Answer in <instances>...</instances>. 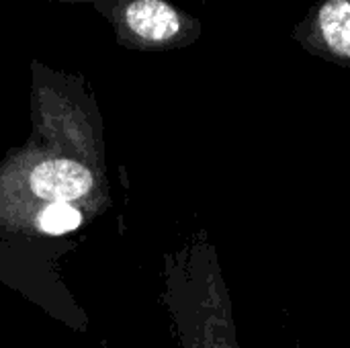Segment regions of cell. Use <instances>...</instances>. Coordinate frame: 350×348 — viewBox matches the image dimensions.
<instances>
[{
  "mask_svg": "<svg viewBox=\"0 0 350 348\" xmlns=\"http://www.w3.org/2000/svg\"><path fill=\"white\" fill-rule=\"evenodd\" d=\"M74 205L92 219L111 207L103 117L82 76L31 62V133L0 160V242L43 209Z\"/></svg>",
  "mask_w": 350,
  "mask_h": 348,
  "instance_id": "6da1fadb",
  "label": "cell"
},
{
  "mask_svg": "<svg viewBox=\"0 0 350 348\" xmlns=\"http://www.w3.org/2000/svg\"><path fill=\"white\" fill-rule=\"evenodd\" d=\"M162 299L178 348H240L219 254L207 234L164 254Z\"/></svg>",
  "mask_w": 350,
  "mask_h": 348,
  "instance_id": "7a4b0ae2",
  "label": "cell"
},
{
  "mask_svg": "<svg viewBox=\"0 0 350 348\" xmlns=\"http://www.w3.org/2000/svg\"><path fill=\"white\" fill-rule=\"evenodd\" d=\"M90 6L107 18L115 41L131 51L183 49L203 37V23L170 0H94Z\"/></svg>",
  "mask_w": 350,
  "mask_h": 348,
  "instance_id": "3957f363",
  "label": "cell"
},
{
  "mask_svg": "<svg viewBox=\"0 0 350 348\" xmlns=\"http://www.w3.org/2000/svg\"><path fill=\"white\" fill-rule=\"evenodd\" d=\"M291 37L310 55L350 68V0H318Z\"/></svg>",
  "mask_w": 350,
  "mask_h": 348,
  "instance_id": "277c9868",
  "label": "cell"
},
{
  "mask_svg": "<svg viewBox=\"0 0 350 348\" xmlns=\"http://www.w3.org/2000/svg\"><path fill=\"white\" fill-rule=\"evenodd\" d=\"M45 2H94V0H45Z\"/></svg>",
  "mask_w": 350,
  "mask_h": 348,
  "instance_id": "5b68a950",
  "label": "cell"
}]
</instances>
